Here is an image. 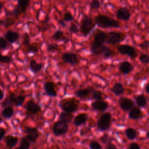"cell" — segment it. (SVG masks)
I'll return each instance as SVG.
<instances>
[{
	"label": "cell",
	"instance_id": "45",
	"mask_svg": "<svg viewBox=\"0 0 149 149\" xmlns=\"http://www.w3.org/2000/svg\"><path fill=\"white\" fill-rule=\"evenodd\" d=\"M69 31L72 33H77L79 31V29L75 23H72L69 27Z\"/></svg>",
	"mask_w": 149,
	"mask_h": 149
},
{
	"label": "cell",
	"instance_id": "4",
	"mask_svg": "<svg viewBox=\"0 0 149 149\" xmlns=\"http://www.w3.org/2000/svg\"><path fill=\"white\" fill-rule=\"evenodd\" d=\"M59 106L63 112L72 113L78 109L79 103L74 98H68L62 100L59 102Z\"/></svg>",
	"mask_w": 149,
	"mask_h": 149
},
{
	"label": "cell",
	"instance_id": "23",
	"mask_svg": "<svg viewBox=\"0 0 149 149\" xmlns=\"http://www.w3.org/2000/svg\"><path fill=\"white\" fill-rule=\"evenodd\" d=\"M143 113L140 108L137 107L132 108L129 112V117L132 119H137L142 117Z\"/></svg>",
	"mask_w": 149,
	"mask_h": 149
},
{
	"label": "cell",
	"instance_id": "49",
	"mask_svg": "<svg viewBox=\"0 0 149 149\" xmlns=\"http://www.w3.org/2000/svg\"><path fill=\"white\" fill-rule=\"evenodd\" d=\"M106 145H107L106 149H117L116 146L113 144H112L111 142L107 144Z\"/></svg>",
	"mask_w": 149,
	"mask_h": 149
},
{
	"label": "cell",
	"instance_id": "9",
	"mask_svg": "<svg viewBox=\"0 0 149 149\" xmlns=\"http://www.w3.org/2000/svg\"><path fill=\"white\" fill-rule=\"evenodd\" d=\"M23 132L26 134L25 137L30 143H35L40 136V132L36 127L25 126Z\"/></svg>",
	"mask_w": 149,
	"mask_h": 149
},
{
	"label": "cell",
	"instance_id": "51",
	"mask_svg": "<svg viewBox=\"0 0 149 149\" xmlns=\"http://www.w3.org/2000/svg\"><path fill=\"white\" fill-rule=\"evenodd\" d=\"M4 97V92L0 88V101H1Z\"/></svg>",
	"mask_w": 149,
	"mask_h": 149
},
{
	"label": "cell",
	"instance_id": "52",
	"mask_svg": "<svg viewBox=\"0 0 149 149\" xmlns=\"http://www.w3.org/2000/svg\"><path fill=\"white\" fill-rule=\"evenodd\" d=\"M145 90H146V91L147 94L149 93V84L147 83L146 85V87H145Z\"/></svg>",
	"mask_w": 149,
	"mask_h": 149
},
{
	"label": "cell",
	"instance_id": "8",
	"mask_svg": "<svg viewBox=\"0 0 149 149\" xmlns=\"http://www.w3.org/2000/svg\"><path fill=\"white\" fill-rule=\"evenodd\" d=\"M68 130V123L59 120L56 122L52 128V132L55 136H61L66 134Z\"/></svg>",
	"mask_w": 149,
	"mask_h": 149
},
{
	"label": "cell",
	"instance_id": "5",
	"mask_svg": "<svg viewBox=\"0 0 149 149\" xmlns=\"http://www.w3.org/2000/svg\"><path fill=\"white\" fill-rule=\"evenodd\" d=\"M126 37V34L123 32L110 31L107 34L105 42L109 44H116L124 41Z\"/></svg>",
	"mask_w": 149,
	"mask_h": 149
},
{
	"label": "cell",
	"instance_id": "22",
	"mask_svg": "<svg viewBox=\"0 0 149 149\" xmlns=\"http://www.w3.org/2000/svg\"><path fill=\"white\" fill-rule=\"evenodd\" d=\"M30 69L34 73H37L40 72L43 67L42 63H38L34 59H31L29 63Z\"/></svg>",
	"mask_w": 149,
	"mask_h": 149
},
{
	"label": "cell",
	"instance_id": "33",
	"mask_svg": "<svg viewBox=\"0 0 149 149\" xmlns=\"http://www.w3.org/2000/svg\"><path fill=\"white\" fill-rule=\"evenodd\" d=\"M30 146V143L26 137H22L20 142L19 147L22 149H29Z\"/></svg>",
	"mask_w": 149,
	"mask_h": 149
},
{
	"label": "cell",
	"instance_id": "18",
	"mask_svg": "<svg viewBox=\"0 0 149 149\" xmlns=\"http://www.w3.org/2000/svg\"><path fill=\"white\" fill-rule=\"evenodd\" d=\"M4 141L5 143L6 147L9 149H11L17 144L18 142V138L9 134L5 137Z\"/></svg>",
	"mask_w": 149,
	"mask_h": 149
},
{
	"label": "cell",
	"instance_id": "50",
	"mask_svg": "<svg viewBox=\"0 0 149 149\" xmlns=\"http://www.w3.org/2000/svg\"><path fill=\"white\" fill-rule=\"evenodd\" d=\"M58 23H59L62 27H64L66 26L65 22L63 21V20H59L58 21Z\"/></svg>",
	"mask_w": 149,
	"mask_h": 149
},
{
	"label": "cell",
	"instance_id": "20",
	"mask_svg": "<svg viewBox=\"0 0 149 149\" xmlns=\"http://www.w3.org/2000/svg\"><path fill=\"white\" fill-rule=\"evenodd\" d=\"M5 40H7L10 43H14L19 38V34L12 30H9L5 34Z\"/></svg>",
	"mask_w": 149,
	"mask_h": 149
},
{
	"label": "cell",
	"instance_id": "21",
	"mask_svg": "<svg viewBox=\"0 0 149 149\" xmlns=\"http://www.w3.org/2000/svg\"><path fill=\"white\" fill-rule=\"evenodd\" d=\"M97 55H101L104 59H108L112 56V51L107 46L102 45L99 49Z\"/></svg>",
	"mask_w": 149,
	"mask_h": 149
},
{
	"label": "cell",
	"instance_id": "42",
	"mask_svg": "<svg viewBox=\"0 0 149 149\" xmlns=\"http://www.w3.org/2000/svg\"><path fill=\"white\" fill-rule=\"evenodd\" d=\"M11 61V58L8 55H3L0 53V63H8Z\"/></svg>",
	"mask_w": 149,
	"mask_h": 149
},
{
	"label": "cell",
	"instance_id": "19",
	"mask_svg": "<svg viewBox=\"0 0 149 149\" xmlns=\"http://www.w3.org/2000/svg\"><path fill=\"white\" fill-rule=\"evenodd\" d=\"M88 119V115L86 113H80L77 115L73 120V124L76 126H79L85 124Z\"/></svg>",
	"mask_w": 149,
	"mask_h": 149
},
{
	"label": "cell",
	"instance_id": "35",
	"mask_svg": "<svg viewBox=\"0 0 149 149\" xmlns=\"http://www.w3.org/2000/svg\"><path fill=\"white\" fill-rule=\"evenodd\" d=\"M91 98L95 101L102 100V93L100 90H94L92 92Z\"/></svg>",
	"mask_w": 149,
	"mask_h": 149
},
{
	"label": "cell",
	"instance_id": "24",
	"mask_svg": "<svg viewBox=\"0 0 149 149\" xmlns=\"http://www.w3.org/2000/svg\"><path fill=\"white\" fill-rule=\"evenodd\" d=\"M16 95L14 93H10L2 101L1 105L2 107L5 108L6 107L11 106L14 104V98Z\"/></svg>",
	"mask_w": 149,
	"mask_h": 149
},
{
	"label": "cell",
	"instance_id": "56",
	"mask_svg": "<svg viewBox=\"0 0 149 149\" xmlns=\"http://www.w3.org/2000/svg\"><path fill=\"white\" fill-rule=\"evenodd\" d=\"M32 149H36V148H32Z\"/></svg>",
	"mask_w": 149,
	"mask_h": 149
},
{
	"label": "cell",
	"instance_id": "31",
	"mask_svg": "<svg viewBox=\"0 0 149 149\" xmlns=\"http://www.w3.org/2000/svg\"><path fill=\"white\" fill-rule=\"evenodd\" d=\"M15 19L12 17H6L3 20H0V23L3 25L5 27H8L13 25L15 23Z\"/></svg>",
	"mask_w": 149,
	"mask_h": 149
},
{
	"label": "cell",
	"instance_id": "27",
	"mask_svg": "<svg viewBox=\"0 0 149 149\" xmlns=\"http://www.w3.org/2000/svg\"><path fill=\"white\" fill-rule=\"evenodd\" d=\"M136 104L141 108H144L147 105V101L146 97L143 94H140L135 97Z\"/></svg>",
	"mask_w": 149,
	"mask_h": 149
},
{
	"label": "cell",
	"instance_id": "46",
	"mask_svg": "<svg viewBox=\"0 0 149 149\" xmlns=\"http://www.w3.org/2000/svg\"><path fill=\"white\" fill-rule=\"evenodd\" d=\"M149 46V42L148 40H144L139 44V47L142 49H147Z\"/></svg>",
	"mask_w": 149,
	"mask_h": 149
},
{
	"label": "cell",
	"instance_id": "55",
	"mask_svg": "<svg viewBox=\"0 0 149 149\" xmlns=\"http://www.w3.org/2000/svg\"><path fill=\"white\" fill-rule=\"evenodd\" d=\"M15 149H22V148L19 147H17V148H15Z\"/></svg>",
	"mask_w": 149,
	"mask_h": 149
},
{
	"label": "cell",
	"instance_id": "53",
	"mask_svg": "<svg viewBox=\"0 0 149 149\" xmlns=\"http://www.w3.org/2000/svg\"><path fill=\"white\" fill-rule=\"evenodd\" d=\"M2 3H1V2H0V11L2 9Z\"/></svg>",
	"mask_w": 149,
	"mask_h": 149
},
{
	"label": "cell",
	"instance_id": "1",
	"mask_svg": "<svg viewBox=\"0 0 149 149\" xmlns=\"http://www.w3.org/2000/svg\"><path fill=\"white\" fill-rule=\"evenodd\" d=\"M94 22L102 28H119L120 23L116 20L104 15H98L94 17Z\"/></svg>",
	"mask_w": 149,
	"mask_h": 149
},
{
	"label": "cell",
	"instance_id": "2",
	"mask_svg": "<svg viewBox=\"0 0 149 149\" xmlns=\"http://www.w3.org/2000/svg\"><path fill=\"white\" fill-rule=\"evenodd\" d=\"M107 38V33L101 30H98L94 34V40L91 44L90 51L91 54L97 55L98 52L101 47L104 45Z\"/></svg>",
	"mask_w": 149,
	"mask_h": 149
},
{
	"label": "cell",
	"instance_id": "26",
	"mask_svg": "<svg viewBox=\"0 0 149 149\" xmlns=\"http://www.w3.org/2000/svg\"><path fill=\"white\" fill-rule=\"evenodd\" d=\"M110 90L116 95L122 94L125 91L123 85L120 83H116Z\"/></svg>",
	"mask_w": 149,
	"mask_h": 149
},
{
	"label": "cell",
	"instance_id": "25",
	"mask_svg": "<svg viewBox=\"0 0 149 149\" xmlns=\"http://www.w3.org/2000/svg\"><path fill=\"white\" fill-rule=\"evenodd\" d=\"M14 110L13 108L11 106L6 107L3 108V109L1 111V115L2 116L6 119H9L11 118L13 115Z\"/></svg>",
	"mask_w": 149,
	"mask_h": 149
},
{
	"label": "cell",
	"instance_id": "6",
	"mask_svg": "<svg viewBox=\"0 0 149 149\" xmlns=\"http://www.w3.org/2000/svg\"><path fill=\"white\" fill-rule=\"evenodd\" d=\"M111 124V115L109 113H105L100 116L97 127L100 131H105L109 129Z\"/></svg>",
	"mask_w": 149,
	"mask_h": 149
},
{
	"label": "cell",
	"instance_id": "44",
	"mask_svg": "<svg viewBox=\"0 0 149 149\" xmlns=\"http://www.w3.org/2000/svg\"><path fill=\"white\" fill-rule=\"evenodd\" d=\"M8 47L7 41L2 37H0V49H5Z\"/></svg>",
	"mask_w": 149,
	"mask_h": 149
},
{
	"label": "cell",
	"instance_id": "38",
	"mask_svg": "<svg viewBox=\"0 0 149 149\" xmlns=\"http://www.w3.org/2000/svg\"><path fill=\"white\" fill-rule=\"evenodd\" d=\"M100 140L104 144H107L112 141V137H111L108 134H105L103 136H102L100 138Z\"/></svg>",
	"mask_w": 149,
	"mask_h": 149
},
{
	"label": "cell",
	"instance_id": "47",
	"mask_svg": "<svg viewBox=\"0 0 149 149\" xmlns=\"http://www.w3.org/2000/svg\"><path fill=\"white\" fill-rule=\"evenodd\" d=\"M128 149H140V147L136 143H132L130 144Z\"/></svg>",
	"mask_w": 149,
	"mask_h": 149
},
{
	"label": "cell",
	"instance_id": "28",
	"mask_svg": "<svg viewBox=\"0 0 149 149\" xmlns=\"http://www.w3.org/2000/svg\"><path fill=\"white\" fill-rule=\"evenodd\" d=\"M73 118V115L71 113L66 112H62L60 114L59 119L66 123H70L72 122Z\"/></svg>",
	"mask_w": 149,
	"mask_h": 149
},
{
	"label": "cell",
	"instance_id": "37",
	"mask_svg": "<svg viewBox=\"0 0 149 149\" xmlns=\"http://www.w3.org/2000/svg\"><path fill=\"white\" fill-rule=\"evenodd\" d=\"M101 6V3L98 0H93L90 3V7L91 10H97Z\"/></svg>",
	"mask_w": 149,
	"mask_h": 149
},
{
	"label": "cell",
	"instance_id": "29",
	"mask_svg": "<svg viewBox=\"0 0 149 149\" xmlns=\"http://www.w3.org/2000/svg\"><path fill=\"white\" fill-rule=\"evenodd\" d=\"M52 39H54L55 41H64L66 39V37L64 34V33L61 30H57L56 31L52 36Z\"/></svg>",
	"mask_w": 149,
	"mask_h": 149
},
{
	"label": "cell",
	"instance_id": "11",
	"mask_svg": "<svg viewBox=\"0 0 149 149\" xmlns=\"http://www.w3.org/2000/svg\"><path fill=\"white\" fill-rule=\"evenodd\" d=\"M24 108L26 109L27 112L31 115L36 114L41 110L39 104L35 102L33 100H29L26 102Z\"/></svg>",
	"mask_w": 149,
	"mask_h": 149
},
{
	"label": "cell",
	"instance_id": "7",
	"mask_svg": "<svg viewBox=\"0 0 149 149\" xmlns=\"http://www.w3.org/2000/svg\"><path fill=\"white\" fill-rule=\"evenodd\" d=\"M118 51L122 55H125L133 59L137 56V52L136 49L129 45L122 44L117 47Z\"/></svg>",
	"mask_w": 149,
	"mask_h": 149
},
{
	"label": "cell",
	"instance_id": "32",
	"mask_svg": "<svg viewBox=\"0 0 149 149\" xmlns=\"http://www.w3.org/2000/svg\"><path fill=\"white\" fill-rule=\"evenodd\" d=\"M26 99V97L23 95H16L14 98V104L16 107H20L22 106L23 102H24Z\"/></svg>",
	"mask_w": 149,
	"mask_h": 149
},
{
	"label": "cell",
	"instance_id": "54",
	"mask_svg": "<svg viewBox=\"0 0 149 149\" xmlns=\"http://www.w3.org/2000/svg\"><path fill=\"white\" fill-rule=\"evenodd\" d=\"M2 118H1V116L0 115V123L2 122Z\"/></svg>",
	"mask_w": 149,
	"mask_h": 149
},
{
	"label": "cell",
	"instance_id": "30",
	"mask_svg": "<svg viewBox=\"0 0 149 149\" xmlns=\"http://www.w3.org/2000/svg\"><path fill=\"white\" fill-rule=\"evenodd\" d=\"M125 134L129 140H134L137 137V132L135 129L132 127L127 128L125 130Z\"/></svg>",
	"mask_w": 149,
	"mask_h": 149
},
{
	"label": "cell",
	"instance_id": "39",
	"mask_svg": "<svg viewBox=\"0 0 149 149\" xmlns=\"http://www.w3.org/2000/svg\"><path fill=\"white\" fill-rule=\"evenodd\" d=\"M58 45L56 44H48L47 46V49L51 52H54L58 49Z\"/></svg>",
	"mask_w": 149,
	"mask_h": 149
},
{
	"label": "cell",
	"instance_id": "17",
	"mask_svg": "<svg viewBox=\"0 0 149 149\" xmlns=\"http://www.w3.org/2000/svg\"><path fill=\"white\" fill-rule=\"evenodd\" d=\"M134 67L133 65L129 61H123L121 62L119 66V71L123 74H128L132 72Z\"/></svg>",
	"mask_w": 149,
	"mask_h": 149
},
{
	"label": "cell",
	"instance_id": "13",
	"mask_svg": "<svg viewBox=\"0 0 149 149\" xmlns=\"http://www.w3.org/2000/svg\"><path fill=\"white\" fill-rule=\"evenodd\" d=\"M116 17L123 21H127L130 18V13L126 7L119 8L116 12Z\"/></svg>",
	"mask_w": 149,
	"mask_h": 149
},
{
	"label": "cell",
	"instance_id": "48",
	"mask_svg": "<svg viewBox=\"0 0 149 149\" xmlns=\"http://www.w3.org/2000/svg\"><path fill=\"white\" fill-rule=\"evenodd\" d=\"M6 134V130L3 127H0V141L3 139Z\"/></svg>",
	"mask_w": 149,
	"mask_h": 149
},
{
	"label": "cell",
	"instance_id": "40",
	"mask_svg": "<svg viewBox=\"0 0 149 149\" xmlns=\"http://www.w3.org/2000/svg\"><path fill=\"white\" fill-rule=\"evenodd\" d=\"M74 20V17L70 12H66L63 15V20L65 22H70Z\"/></svg>",
	"mask_w": 149,
	"mask_h": 149
},
{
	"label": "cell",
	"instance_id": "14",
	"mask_svg": "<svg viewBox=\"0 0 149 149\" xmlns=\"http://www.w3.org/2000/svg\"><path fill=\"white\" fill-rule=\"evenodd\" d=\"M55 88L56 85L52 81H46L44 83V89L45 93L51 97H56L57 95Z\"/></svg>",
	"mask_w": 149,
	"mask_h": 149
},
{
	"label": "cell",
	"instance_id": "16",
	"mask_svg": "<svg viewBox=\"0 0 149 149\" xmlns=\"http://www.w3.org/2000/svg\"><path fill=\"white\" fill-rule=\"evenodd\" d=\"M93 91L94 88L93 87L79 89L74 92V95L81 100H86Z\"/></svg>",
	"mask_w": 149,
	"mask_h": 149
},
{
	"label": "cell",
	"instance_id": "41",
	"mask_svg": "<svg viewBox=\"0 0 149 149\" xmlns=\"http://www.w3.org/2000/svg\"><path fill=\"white\" fill-rule=\"evenodd\" d=\"M89 147L90 149H101L102 146L97 141H91L89 144Z\"/></svg>",
	"mask_w": 149,
	"mask_h": 149
},
{
	"label": "cell",
	"instance_id": "15",
	"mask_svg": "<svg viewBox=\"0 0 149 149\" xmlns=\"http://www.w3.org/2000/svg\"><path fill=\"white\" fill-rule=\"evenodd\" d=\"M91 107L95 111L99 112H104L108 108L109 104L107 101L103 100H98L92 102Z\"/></svg>",
	"mask_w": 149,
	"mask_h": 149
},
{
	"label": "cell",
	"instance_id": "43",
	"mask_svg": "<svg viewBox=\"0 0 149 149\" xmlns=\"http://www.w3.org/2000/svg\"><path fill=\"white\" fill-rule=\"evenodd\" d=\"M23 44L27 47L30 44V38L29 34L25 33L23 35Z\"/></svg>",
	"mask_w": 149,
	"mask_h": 149
},
{
	"label": "cell",
	"instance_id": "3",
	"mask_svg": "<svg viewBox=\"0 0 149 149\" xmlns=\"http://www.w3.org/2000/svg\"><path fill=\"white\" fill-rule=\"evenodd\" d=\"M95 26L93 19L89 16L85 15L81 19L79 31L84 37H87Z\"/></svg>",
	"mask_w": 149,
	"mask_h": 149
},
{
	"label": "cell",
	"instance_id": "12",
	"mask_svg": "<svg viewBox=\"0 0 149 149\" xmlns=\"http://www.w3.org/2000/svg\"><path fill=\"white\" fill-rule=\"evenodd\" d=\"M119 104L120 108L125 111H130L134 106V101L132 99L127 97L120 98L119 100Z\"/></svg>",
	"mask_w": 149,
	"mask_h": 149
},
{
	"label": "cell",
	"instance_id": "34",
	"mask_svg": "<svg viewBox=\"0 0 149 149\" xmlns=\"http://www.w3.org/2000/svg\"><path fill=\"white\" fill-rule=\"evenodd\" d=\"M38 52V48L36 44H30L27 47V52L33 53V54H37Z\"/></svg>",
	"mask_w": 149,
	"mask_h": 149
},
{
	"label": "cell",
	"instance_id": "36",
	"mask_svg": "<svg viewBox=\"0 0 149 149\" xmlns=\"http://www.w3.org/2000/svg\"><path fill=\"white\" fill-rule=\"evenodd\" d=\"M139 61L143 63V64H145V65H147L148 63V62H149V57L148 56L147 54H144V53H142L140 56H139Z\"/></svg>",
	"mask_w": 149,
	"mask_h": 149
},
{
	"label": "cell",
	"instance_id": "10",
	"mask_svg": "<svg viewBox=\"0 0 149 149\" xmlns=\"http://www.w3.org/2000/svg\"><path fill=\"white\" fill-rule=\"evenodd\" d=\"M62 59L65 63H69L72 66L76 65L79 62V60L77 55L74 53L70 52L63 53L62 55Z\"/></svg>",
	"mask_w": 149,
	"mask_h": 149
}]
</instances>
